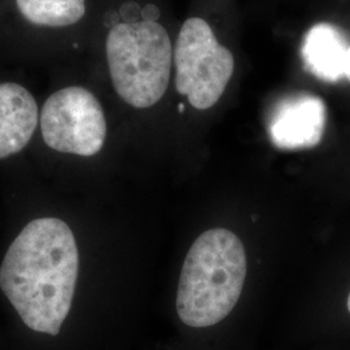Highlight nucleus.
<instances>
[{"mask_svg": "<svg viewBox=\"0 0 350 350\" xmlns=\"http://www.w3.org/2000/svg\"><path fill=\"white\" fill-rule=\"evenodd\" d=\"M78 269L72 228L59 218H38L7 250L0 288L30 329L56 336L72 308Z\"/></svg>", "mask_w": 350, "mask_h": 350, "instance_id": "nucleus-1", "label": "nucleus"}, {"mask_svg": "<svg viewBox=\"0 0 350 350\" xmlns=\"http://www.w3.org/2000/svg\"><path fill=\"white\" fill-rule=\"evenodd\" d=\"M247 275V256L240 239L213 228L196 239L183 263L176 310L185 325H217L232 312Z\"/></svg>", "mask_w": 350, "mask_h": 350, "instance_id": "nucleus-2", "label": "nucleus"}, {"mask_svg": "<svg viewBox=\"0 0 350 350\" xmlns=\"http://www.w3.org/2000/svg\"><path fill=\"white\" fill-rule=\"evenodd\" d=\"M113 86L122 100L150 108L161 100L170 79L173 49L167 31L152 20L118 24L107 38Z\"/></svg>", "mask_w": 350, "mask_h": 350, "instance_id": "nucleus-3", "label": "nucleus"}, {"mask_svg": "<svg viewBox=\"0 0 350 350\" xmlns=\"http://www.w3.org/2000/svg\"><path fill=\"white\" fill-rule=\"evenodd\" d=\"M175 88L196 109H209L224 95L235 62L231 51L218 43L209 24L188 18L176 39Z\"/></svg>", "mask_w": 350, "mask_h": 350, "instance_id": "nucleus-4", "label": "nucleus"}, {"mask_svg": "<svg viewBox=\"0 0 350 350\" xmlns=\"http://www.w3.org/2000/svg\"><path fill=\"white\" fill-rule=\"evenodd\" d=\"M40 129L52 150L90 157L103 148L107 122L100 103L83 88L52 94L40 113Z\"/></svg>", "mask_w": 350, "mask_h": 350, "instance_id": "nucleus-5", "label": "nucleus"}, {"mask_svg": "<svg viewBox=\"0 0 350 350\" xmlns=\"http://www.w3.org/2000/svg\"><path fill=\"white\" fill-rule=\"evenodd\" d=\"M325 104L308 92L293 94L274 105L269 117L270 140L279 150H305L321 143L325 127Z\"/></svg>", "mask_w": 350, "mask_h": 350, "instance_id": "nucleus-6", "label": "nucleus"}, {"mask_svg": "<svg viewBox=\"0 0 350 350\" xmlns=\"http://www.w3.org/2000/svg\"><path fill=\"white\" fill-rule=\"evenodd\" d=\"M37 125L33 95L17 83H0V160L24 150Z\"/></svg>", "mask_w": 350, "mask_h": 350, "instance_id": "nucleus-7", "label": "nucleus"}, {"mask_svg": "<svg viewBox=\"0 0 350 350\" xmlns=\"http://www.w3.org/2000/svg\"><path fill=\"white\" fill-rule=\"evenodd\" d=\"M349 46L347 37L338 26L321 23L306 33L301 56L312 75L334 83L345 75Z\"/></svg>", "mask_w": 350, "mask_h": 350, "instance_id": "nucleus-8", "label": "nucleus"}, {"mask_svg": "<svg viewBox=\"0 0 350 350\" xmlns=\"http://www.w3.org/2000/svg\"><path fill=\"white\" fill-rule=\"evenodd\" d=\"M16 3L20 13L34 25H73L86 12L85 0H16Z\"/></svg>", "mask_w": 350, "mask_h": 350, "instance_id": "nucleus-9", "label": "nucleus"}, {"mask_svg": "<svg viewBox=\"0 0 350 350\" xmlns=\"http://www.w3.org/2000/svg\"><path fill=\"white\" fill-rule=\"evenodd\" d=\"M345 77L350 82V46L348 53H347V64H345Z\"/></svg>", "mask_w": 350, "mask_h": 350, "instance_id": "nucleus-10", "label": "nucleus"}, {"mask_svg": "<svg viewBox=\"0 0 350 350\" xmlns=\"http://www.w3.org/2000/svg\"><path fill=\"white\" fill-rule=\"evenodd\" d=\"M183 109H185V107H183V104H180V105H179V111L183 112Z\"/></svg>", "mask_w": 350, "mask_h": 350, "instance_id": "nucleus-11", "label": "nucleus"}, {"mask_svg": "<svg viewBox=\"0 0 350 350\" xmlns=\"http://www.w3.org/2000/svg\"><path fill=\"white\" fill-rule=\"evenodd\" d=\"M348 310H349V313H350V293H349V297H348Z\"/></svg>", "mask_w": 350, "mask_h": 350, "instance_id": "nucleus-12", "label": "nucleus"}]
</instances>
